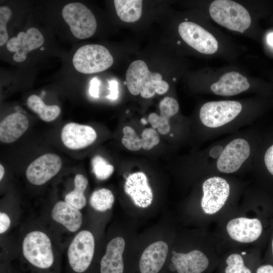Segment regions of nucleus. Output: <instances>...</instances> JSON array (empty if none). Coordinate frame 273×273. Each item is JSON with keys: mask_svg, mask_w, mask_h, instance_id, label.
I'll return each mask as SVG.
<instances>
[{"mask_svg": "<svg viewBox=\"0 0 273 273\" xmlns=\"http://www.w3.org/2000/svg\"><path fill=\"white\" fill-rule=\"evenodd\" d=\"M126 84L129 92L133 95L141 94L144 98H150L156 93H166L169 84L162 80L158 72L150 71L146 63L141 60L132 62L126 73Z\"/></svg>", "mask_w": 273, "mask_h": 273, "instance_id": "f257e3e1", "label": "nucleus"}, {"mask_svg": "<svg viewBox=\"0 0 273 273\" xmlns=\"http://www.w3.org/2000/svg\"><path fill=\"white\" fill-rule=\"evenodd\" d=\"M211 18L230 30L244 32L251 24L248 11L238 3L230 0H216L209 7Z\"/></svg>", "mask_w": 273, "mask_h": 273, "instance_id": "f03ea898", "label": "nucleus"}, {"mask_svg": "<svg viewBox=\"0 0 273 273\" xmlns=\"http://www.w3.org/2000/svg\"><path fill=\"white\" fill-rule=\"evenodd\" d=\"M22 252L27 261L38 269L48 270L54 263L51 241L43 232L35 231L27 234L23 241Z\"/></svg>", "mask_w": 273, "mask_h": 273, "instance_id": "7ed1b4c3", "label": "nucleus"}, {"mask_svg": "<svg viewBox=\"0 0 273 273\" xmlns=\"http://www.w3.org/2000/svg\"><path fill=\"white\" fill-rule=\"evenodd\" d=\"M72 63L75 69L84 74L104 71L113 63V58L105 47L97 44L79 48L74 54Z\"/></svg>", "mask_w": 273, "mask_h": 273, "instance_id": "20e7f679", "label": "nucleus"}, {"mask_svg": "<svg viewBox=\"0 0 273 273\" xmlns=\"http://www.w3.org/2000/svg\"><path fill=\"white\" fill-rule=\"evenodd\" d=\"M62 13L71 32L76 38H87L95 33L97 22L95 16L83 4L78 2L69 3L64 7Z\"/></svg>", "mask_w": 273, "mask_h": 273, "instance_id": "39448f33", "label": "nucleus"}, {"mask_svg": "<svg viewBox=\"0 0 273 273\" xmlns=\"http://www.w3.org/2000/svg\"><path fill=\"white\" fill-rule=\"evenodd\" d=\"M95 240L93 234L83 230L71 242L67 251L68 263L75 273H83L90 266L94 254Z\"/></svg>", "mask_w": 273, "mask_h": 273, "instance_id": "423d86ee", "label": "nucleus"}, {"mask_svg": "<svg viewBox=\"0 0 273 273\" xmlns=\"http://www.w3.org/2000/svg\"><path fill=\"white\" fill-rule=\"evenodd\" d=\"M242 109L235 101H212L205 103L200 110V119L206 126L216 128L234 119Z\"/></svg>", "mask_w": 273, "mask_h": 273, "instance_id": "0eeeda50", "label": "nucleus"}, {"mask_svg": "<svg viewBox=\"0 0 273 273\" xmlns=\"http://www.w3.org/2000/svg\"><path fill=\"white\" fill-rule=\"evenodd\" d=\"M202 189L201 206L203 211L207 214L216 213L223 206L229 196V184L224 178L214 176L204 181Z\"/></svg>", "mask_w": 273, "mask_h": 273, "instance_id": "6e6552de", "label": "nucleus"}, {"mask_svg": "<svg viewBox=\"0 0 273 273\" xmlns=\"http://www.w3.org/2000/svg\"><path fill=\"white\" fill-rule=\"evenodd\" d=\"M178 31L185 42L201 53L212 54L218 49V42L214 36L195 23L182 22Z\"/></svg>", "mask_w": 273, "mask_h": 273, "instance_id": "1a4fd4ad", "label": "nucleus"}, {"mask_svg": "<svg viewBox=\"0 0 273 273\" xmlns=\"http://www.w3.org/2000/svg\"><path fill=\"white\" fill-rule=\"evenodd\" d=\"M60 157L55 154H44L33 161L27 167L26 176L32 184L42 185L55 175L61 168Z\"/></svg>", "mask_w": 273, "mask_h": 273, "instance_id": "9d476101", "label": "nucleus"}, {"mask_svg": "<svg viewBox=\"0 0 273 273\" xmlns=\"http://www.w3.org/2000/svg\"><path fill=\"white\" fill-rule=\"evenodd\" d=\"M250 154V147L247 141L236 139L223 149L217 161V167L223 173H230L238 170Z\"/></svg>", "mask_w": 273, "mask_h": 273, "instance_id": "9b49d317", "label": "nucleus"}, {"mask_svg": "<svg viewBox=\"0 0 273 273\" xmlns=\"http://www.w3.org/2000/svg\"><path fill=\"white\" fill-rule=\"evenodd\" d=\"M44 42L41 33L36 28L30 27L26 32L20 31L17 37L10 38L6 43L7 49L15 53L13 59L17 62L24 61L27 54L41 47Z\"/></svg>", "mask_w": 273, "mask_h": 273, "instance_id": "f8f14e48", "label": "nucleus"}, {"mask_svg": "<svg viewBox=\"0 0 273 273\" xmlns=\"http://www.w3.org/2000/svg\"><path fill=\"white\" fill-rule=\"evenodd\" d=\"M63 144L71 150H79L92 144L97 139L95 130L88 125L75 122L66 123L61 131Z\"/></svg>", "mask_w": 273, "mask_h": 273, "instance_id": "ddd939ff", "label": "nucleus"}, {"mask_svg": "<svg viewBox=\"0 0 273 273\" xmlns=\"http://www.w3.org/2000/svg\"><path fill=\"white\" fill-rule=\"evenodd\" d=\"M263 224L257 218L238 217L230 220L226 231L230 237L239 242L250 243L258 239L263 232Z\"/></svg>", "mask_w": 273, "mask_h": 273, "instance_id": "4468645a", "label": "nucleus"}, {"mask_svg": "<svg viewBox=\"0 0 273 273\" xmlns=\"http://www.w3.org/2000/svg\"><path fill=\"white\" fill-rule=\"evenodd\" d=\"M124 190L134 204L139 207H148L153 201L152 189L146 175L143 172H136L129 174L126 177Z\"/></svg>", "mask_w": 273, "mask_h": 273, "instance_id": "2eb2a0df", "label": "nucleus"}, {"mask_svg": "<svg viewBox=\"0 0 273 273\" xmlns=\"http://www.w3.org/2000/svg\"><path fill=\"white\" fill-rule=\"evenodd\" d=\"M168 251L167 244L162 241L154 242L148 246L140 257V272L158 273L165 263Z\"/></svg>", "mask_w": 273, "mask_h": 273, "instance_id": "dca6fc26", "label": "nucleus"}, {"mask_svg": "<svg viewBox=\"0 0 273 273\" xmlns=\"http://www.w3.org/2000/svg\"><path fill=\"white\" fill-rule=\"evenodd\" d=\"M172 264L177 273H202L209 264L207 256L198 250L187 253L172 251Z\"/></svg>", "mask_w": 273, "mask_h": 273, "instance_id": "f3484780", "label": "nucleus"}, {"mask_svg": "<svg viewBox=\"0 0 273 273\" xmlns=\"http://www.w3.org/2000/svg\"><path fill=\"white\" fill-rule=\"evenodd\" d=\"M125 245V241L121 237H116L109 242L100 262V273H123L122 255Z\"/></svg>", "mask_w": 273, "mask_h": 273, "instance_id": "a211bd4d", "label": "nucleus"}, {"mask_svg": "<svg viewBox=\"0 0 273 273\" xmlns=\"http://www.w3.org/2000/svg\"><path fill=\"white\" fill-rule=\"evenodd\" d=\"M250 84L247 78L240 73L232 71L222 75L210 88L215 95L223 96L236 95L247 90Z\"/></svg>", "mask_w": 273, "mask_h": 273, "instance_id": "6ab92c4d", "label": "nucleus"}, {"mask_svg": "<svg viewBox=\"0 0 273 273\" xmlns=\"http://www.w3.org/2000/svg\"><path fill=\"white\" fill-rule=\"evenodd\" d=\"M29 120L25 115L20 113H12L4 118L0 123V140L5 144L12 143L26 131Z\"/></svg>", "mask_w": 273, "mask_h": 273, "instance_id": "aec40b11", "label": "nucleus"}, {"mask_svg": "<svg viewBox=\"0 0 273 273\" xmlns=\"http://www.w3.org/2000/svg\"><path fill=\"white\" fill-rule=\"evenodd\" d=\"M51 216L71 232L77 231L82 224V216L79 210L65 201H58L54 205Z\"/></svg>", "mask_w": 273, "mask_h": 273, "instance_id": "412c9836", "label": "nucleus"}, {"mask_svg": "<svg viewBox=\"0 0 273 273\" xmlns=\"http://www.w3.org/2000/svg\"><path fill=\"white\" fill-rule=\"evenodd\" d=\"M117 15L123 22H134L141 17L143 1L141 0H115Z\"/></svg>", "mask_w": 273, "mask_h": 273, "instance_id": "4be33fe9", "label": "nucleus"}, {"mask_svg": "<svg viewBox=\"0 0 273 273\" xmlns=\"http://www.w3.org/2000/svg\"><path fill=\"white\" fill-rule=\"evenodd\" d=\"M27 105L30 109L46 122L54 120L61 112L60 107L57 105H46L42 100L36 95H32L28 98Z\"/></svg>", "mask_w": 273, "mask_h": 273, "instance_id": "5701e85b", "label": "nucleus"}, {"mask_svg": "<svg viewBox=\"0 0 273 273\" xmlns=\"http://www.w3.org/2000/svg\"><path fill=\"white\" fill-rule=\"evenodd\" d=\"M74 189L67 194L65 201L80 210L86 205V200L84 192L88 184L87 178L82 174H77L74 178Z\"/></svg>", "mask_w": 273, "mask_h": 273, "instance_id": "b1692460", "label": "nucleus"}, {"mask_svg": "<svg viewBox=\"0 0 273 273\" xmlns=\"http://www.w3.org/2000/svg\"><path fill=\"white\" fill-rule=\"evenodd\" d=\"M114 197L112 192L106 188L94 191L89 199L91 206L96 210L104 212L112 207Z\"/></svg>", "mask_w": 273, "mask_h": 273, "instance_id": "393cba45", "label": "nucleus"}, {"mask_svg": "<svg viewBox=\"0 0 273 273\" xmlns=\"http://www.w3.org/2000/svg\"><path fill=\"white\" fill-rule=\"evenodd\" d=\"M93 171L96 177L104 180L109 177L114 171V167L101 156H96L92 160Z\"/></svg>", "mask_w": 273, "mask_h": 273, "instance_id": "a878e982", "label": "nucleus"}, {"mask_svg": "<svg viewBox=\"0 0 273 273\" xmlns=\"http://www.w3.org/2000/svg\"><path fill=\"white\" fill-rule=\"evenodd\" d=\"M123 136L121 142L122 145L128 150L133 151L141 149V139L135 130L130 126H125L123 128Z\"/></svg>", "mask_w": 273, "mask_h": 273, "instance_id": "bb28decb", "label": "nucleus"}, {"mask_svg": "<svg viewBox=\"0 0 273 273\" xmlns=\"http://www.w3.org/2000/svg\"><path fill=\"white\" fill-rule=\"evenodd\" d=\"M228 265L225 273H251V270L244 265L242 257L238 254H232L226 260Z\"/></svg>", "mask_w": 273, "mask_h": 273, "instance_id": "cd10ccee", "label": "nucleus"}, {"mask_svg": "<svg viewBox=\"0 0 273 273\" xmlns=\"http://www.w3.org/2000/svg\"><path fill=\"white\" fill-rule=\"evenodd\" d=\"M161 117L166 119L176 114L179 110L177 101L173 98L166 97L159 104Z\"/></svg>", "mask_w": 273, "mask_h": 273, "instance_id": "c85d7f7f", "label": "nucleus"}, {"mask_svg": "<svg viewBox=\"0 0 273 273\" xmlns=\"http://www.w3.org/2000/svg\"><path fill=\"white\" fill-rule=\"evenodd\" d=\"M141 139L142 148L149 150L158 144L160 141L159 135L153 128H145L142 133Z\"/></svg>", "mask_w": 273, "mask_h": 273, "instance_id": "c756f323", "label": "nucleus"}, {"mask_svg": "<svg viewBox=\"0 0 273 273\" xmlns=\"http://www.w3.org/2000/svg\"><path fill=\"white\" fill-rule=\"evenodd\" d=\"M12 15L11 9L7 6L0 7V46H2L8 42L9 35L7 32L6 24Z\"/></svg>", "mask_w": 273, "mask_h": 273, "instance_id": "7c9ffc66", "label": "nucleus"}, {"mask_svg": "<svg viewBox=\"0 0 273 273\" xmlns=\"http://www.w3.org/2000/svg\"><path fill=\"white\" fill-rule=\"evenodd\" d=\"M148 121L152 128H157L158 131L161 134H166L170 131L169 120L162 118L155 113L149 114Z\"/></svg>", "mask_w": 273, "mask_h": 273, "instance_id": "2f4dec72", "label": "nucleus"}, {"mask_svg": "<svg viewBox=\"0 0 273 273\" xmlns=\"http://www.w3.org/2000/svg\"><path fill=\"white\" fill-rule=\"evenodd\" d=\"M264 163L269 172L273 175V145L265 152Z\"/></svg>", "mask_w": 273, "mask_h": 273, "instance_id": "473e14b6", "label": "nucleus"}, {"mask_svg": "<svg viewBox=\"0 0 273 273\" xmlns=\"http://www.w3.org/2000/svg\"><path fill=\"white\" fill-rule=\"evenodd\" d=\"M110 94L106 97L109 100H115L118 96V82L115 80L108 81Z\"/></svg>", "mask_w": 273, "mask_h": 273, "instance_id": "72a5a7b5", "label": "nucleus"}, {"mask_svg": "<svg viewBox=\"0 0 273 273\" xmlns=\"http://www.w3.org/2000/svg\"><path fill=\"white\" fill-rule=\"evenodd\" d=\"M100 81L97 77H94L90 82L89 93L91 96L98 98L99 97V87Z\"/></svg>", "mask_w": 273, "mask_h": 273, "instance_id": "f704fd0d", "label": "nucleus"}, {"mask_svg": "<svg viewBox=\"0 0 273 273\" xmlns=\"http://www.w3.org/2000/svg\"><path fill=\"white\" fill-rule=\"evenodd\" d=\"M11 220L8 215L4 213H0V234L5 232L9 228Z\"/></svg>", "mask_w": 273, "mask_h": 273, "instance_id": "c9c22d12", "label": "nucleus"}, {"mask_svg": "<svg viewBox=\"0 0 273 273\" xmlns=\"http://www.w3.org/2000/svg\"><path fill=\"white\" fill-rule=\"evenodd\" d=\"M223 149L220 145L215 146L209 151L210 156L213 158H218L221 155Z\"/></svg>", "mask_w": 273, "mask_h": 273, "instance_id": "e433bc0d", "label": "nucleus"}, {"mask_svg": "<svg viewBox=\"0 0 273 273\" xmlns=\"http://www.w3.org/2000/svg\"><path fill=\"white\" fill-rule=\"evenodd\" d=\"M256 273H273V265L270 264H266L259 266Z\"/></svg>", "mask_w": 273, "mask_h": 273, "instance_id": "4c0bfd02", "label": "nucleus"}, {"mask_svg": "<svg viewBox=\"0 0 273 273\" xmlns=\"http://www.w3.org/2000/svg\"><path fill=\"white\" fill-rule=\"evenodd\" d=\"M267 41L270 46L273 47V32L267 35Z\"/></svg>", "mask_w": 273, "mask_h": 273, "instance_id": "58836bf2", "label": "nucleus"}, {"mask_svg": "<svg viewBox=\"0 0 273 273\" xmlns=\"http://www.w3.org/2000/svg\"><path fill=\"white\" fill-rule=\"evenodd\" d=\"M5 174V169L2 164H0V180H1Z\"/></svg>", "mask_w": 273, "mask_h": 273, "instance_id": "ea45409f", "label": "nucleus"}, {"mask_svg": "<svg viewBox=\"0 0 273 273\" xmlns=\"http://www.w3.org/2000/svg\"><path fill=\"white\" fill-rule=\"evenodd\" d=\"M270 251L271 252V254L273 256V236H272L271 242V250Z\"/></svg>", "mask_w": 273, "mask_h": 273, "instance_id": "a19ab883", "label": "nucleus"}, {"mask_svg": "<svg viewBox=\"0 0 273 273\" xmlns=\"http://www.w3.org/2000/svg\"><path fill=\"white\" fill-rule=\"evenodd\" d=\"M44 49V47H41L40 49V50L42 51V50H43Z\"/></svg>", "mask_w": 273, "mask_h": 273, "instance_id": "79ce46f5", "label": "nucleus"}, {"mask_svg": "<svg viewBox=\"0 0 273 273\" xmlns=\"http://www.w3.org/2000/svg\"><path fill=\"white\" fill-rule=\"evenodd\" d=\"M242 255H245V254H246V252H242Z\"/></svg>", "mask_w": 273, "mask_h": 273, "instance_id": "37998d69", "label": "nucleus"}]
</instances>
